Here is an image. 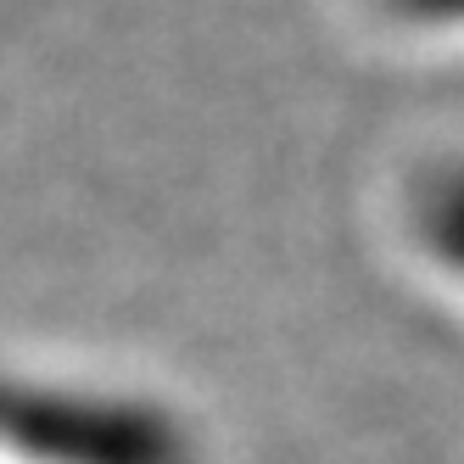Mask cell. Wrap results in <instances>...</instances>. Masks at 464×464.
<instances>
[{"mask_svg":"<svg viewBox=\"0 0 464 464\" xmlns=\"http://www.w3.org/2000/svg\"><path fill=\"white\" fill-rule=\"evenodd\" d=\"M0 448L28 464H196L190 430L151 397L0 375Z\"/></svg>","mask_w":464,"mask_h":464,"instance_id":"cell-1","label":"cell"},{"mask_svg":"<svg viewBox=\"0 0 464 464\" xmlns=\"http://www.w3.org/2000/svg\"><path fill=\"white\" fill-rule=\"evenodd\" d=\"M386 6L414 23H464V0H386Z\"/></svg>","mask_w":464,"mask_h":464,"instance_id":"cell-3","label":"cell"},{"mask_svg":"<svg viewBox=\"0 0 464 464\" xmlns=\"http://www.w3.org/2000/svg\"><path fill=\"white\" fill-rule=\"evenodd\" d=\"M414 236L425 257H437L448 275L464 280V162L430 169L414 190Z\"/></svg>","mask_w":464,"mask_h":464,"instance_id":"cell-2","label":"cell"}]
</instances>
